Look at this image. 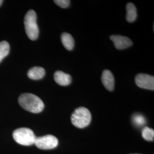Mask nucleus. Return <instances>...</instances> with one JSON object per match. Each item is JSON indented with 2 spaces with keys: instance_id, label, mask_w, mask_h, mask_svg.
Masks as SVG:
<instances>
[{
  "instance_id": "obj_1",
  "label": "nucleus",
  "mask_w": 154,
  "mask_h": 154,
  "mask_svg": "<svg viewBox=\"0 0 154 154\" xmlns=\"http://www.w3.org/2000/svg\"><path fill=\"white\" fill-rule=\"evenodd\" d=\"M18 102L23 109L32 113L41 112L44 109L42 100L33 94H22L18 98Z\"/></svg>"
},
{
  "instance_id": "obj_2",
  "label": "nucleus",
  "mask_w": 154,
  "mask_h": 154,
  "mask_svg": "<svg viewBox=\"0 0 154 154\" xmlns=\"http://www.w3.org/2000/svg\"><path fill=\"white\" fill-rule=\"evenodd\" d=\"M72 123L74 126L83 128L88 126L91 121V115L90 111L83 107L77 109L71 116Z\"/></svg>"
},
{
  "instance_id": "obj_3",
  "label": "nucleus",
  "mask_w": 154,
  "mask_h": 154,
  "mask_svg": "<svg viewBox=\"0 0 154 154\" xmlns=\"http://www.w3.org/2000/svg\"><path fill=\"white\" fill-rule=\"evenodd\" d=\"M24 25L26 34L31 40H35L38 37L39 29L37 23L35 12L30 10L26 14L24 18Z\"/></svg>"
},
{
  "instance_id": "obj_4",
  "label": "nucleus",
  "mask_w": 154,
  "mask_h": 154,
  "mask_svg": "<svg viewBox=\"0 0 154 154\" xmlns=\"http://www.w3.org/2000/svg\"><path fill=\"white\" fill-rule=\"evenodd\" d=\"M13 137L17 143L23 146L34 144L36 137L33 131L28 128H20L13 133Z\"/></svg>"
},
{
  "instance_id": "obj_5",
  "label": "nucleus",
  "mask_w": 154,
  "mask_h": 154,
  "mask_svg": "<svg viewBox=\"0 0 154 154\" xmlns=\"http://www.w3.org/2000/svg\"><path fill=\"white\" fill-rule=\"evenodd\" d=\"M34 144L39 149H51L57 147L58 144L57 138L52 135H47L35 139Z\"/></svg>"
},
{
  "instance_id": "obj_6",
  "label": "nucleus",
  "mask_w": 154,
  "mask_h": 154,
  "mask_svg": "<svg viewBox=\"0 0 154 154\" xmlns=\"http://www.w3.org/2000/svg\"><path fill=\"white\" fill-rule=\"evenodd\" d=\"M135 83L138 87L150 90H154V77L146 74H139L135 77Z\"/></svg>"
},
{
  "instance_id": "obj_7",
  "label": "nucleus",
  "mask_w": 154,
  "mask_h": 154,
  "mask_svg": "<svg viewBox=\"0 0 154 154\" xmlns=\"http://www.w3.org/2000/svg\"><path fill=\"white\" fill-rule=\"evenodd\" d=\"M110 39L114 42V46L117 49H125L132 45V42L130 39L119 35H111Z\"/></svg>"
},
{
  "instance_id": "obj_8",
  "label": "nucleus",
  "mask_w": 154,
  "mask_h": 154,
  "mask_svg": "<svg viewBox=\"0 0 154 154\" xmlns=\"http://www.w3.org/2000/svg\"><path fill=\"white\" fill-rule=\"evenodd\" d=\"M102 82L105 88L111 91L114 90L115 86V80L112 73L109 70H105L101 77Z\"/></svg>"
},
{
  "instance_id": "obj_9",
  "label": "nucleus",
  "mask_w": 154,
  "mask_h": 154,
  "mask_svg": "<svg viewBox=\"0 0 154 154\" xmlns=\"http://www.w3.org/2000/svg\"><path fill=\"white\" fill-rule=\"evenodd\" d=\"M54 78L55 82L61 86H68L72 82L71 76L62 71H57L54 73Z\"/></svg>"
},
{
  "instance_id": "obj_10",
  "label": "nucleus",
  "mask_w": 154,
  "mask_h": 154,
  "mask_svg": "<svg viewBox=\"0 0 154 154\" xmlns=\"http://www.w3.org/2000/svg\"><path fill=\"white\" fill-rule=\"evenodd\" d=\"M45 70L41 67H34L30 69L28 72V76L33 80H39L44 77Z\"/></svg>"
},
{
  "instance_id": "obj_11",
  "label": "nucleus",
  "mask_w": 154,
  "mask_h": 154,
  "mask_svg": "<svg viewBox=\"0 0 154 154\" xmlns=\"http://www.w3.org/2000/svg\"><path fill=\"white\" fill-rule=\"evenodd\" d=\"M61 41L66 49L72 50L74 46V40L71 34L63 33L61 35Z\"/></svg>"
},
{
  "instance_id": "obj_12",
  "label": "nucleus",
  "mask_w": 154,
  "mask_h": 154,
  "mask_svg": "<svg viewBox=\"0 0 154 154\" xmlns=\"http://www.w3.org/2000/svg\"><path fill=\"white\" fill-rule=\"evenodd\" d=\"M126 20L128 22L135 21L137 17V12L135 6L132 3H128L126 6Z\"/></svg>"
},
{
  "instance_id": "obj_13",
  "label": "nucleus",
  "mask_w": 154,
  "mask_h": 154,
  "mask_svg": "<svg viewBox=\"0 0 154 154\" xmlns=\"http://www.w3.org/2000/svg\"><path fill=\"white\" fill-rule=\"evenodd\" d=\"M10 51L9 44L6 41H2L0 42V62L8 55Z\"/></svg>"
},
{
  "instance_id": "obj_14",
  "label": "nucleus",
  "mask_w": 154,
  "mask_h": 154,
  "mask_svg": "<svg viewBox=\"0 0 154 154\" xmlns=\"http://www.w3.org/2000/svg\"><path fill=\"white\" fill-rule=\"evenodd\" d=\"M142 137L147 141H153L154 138V131L153 129L148 127H144L142 131Z\"/></svg>"
},
{
  "instance_id": "obj_15",
  "label": "nucleus",
  "mask_w": 154,
  "mask_h": 154,
  "mask_svg": "<svg viewBox=\"0 0 154 154\" xmlns=\"http://www.w3.org/2000/svg\"><path fill=\"white\" fill-rule=\"evenodd\" d=\"M132 121L135 125L139 127L142 126L146 123V119L144 116L138 114L133 116Z\"/></svg>"
},
{
  "instance_id": "obj_16",
  "label": "nucleus",
  "mask_w": 154,
  "mask_h": 154,
  "mask_svg": "<svg viewBox=\"0 0 154 154\" xmlns=\"http://www.w3.org/2000/svg\"><path fill=\"white\" fill-rule=\"evenodd\" d=\"M55 4L59 6L62 8H67L70 3V1L69 0H55L54 1Z\"/></svg>"
},
{
  "instance_id": "obj_17",
  "label": "nucleus",
  "mask_w": 154,
  "mask_h": 154,
  "mask_svg": "<svg viewBox=\"0 0 154 154\" xmlns=\"http://www.w3.org/2000/svg\"><path fill=\"white\" fill-rule=\"evenodd\" d=\"M2 2H3V1H2V0H0V6L1 5V4H2Z\"/></svg>"
},
{
  "instance_id": "obj_18",
  "label": "nucleus",
  "mask_w": 154,
  "mask_h": 154,
  "mask_svg": "<svg viewBox=\"0 0 154 154\" xmlns=\"http://www.w3.org/2000/svg\"></svg>"
}]
</instances>
